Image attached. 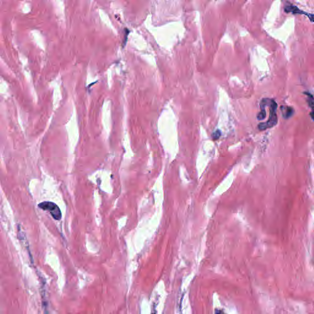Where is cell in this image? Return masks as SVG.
I'll return each instance as SVG.
<instances>
[{"label":"cell","instance_id":"6da1fadb","mask_svg":"<svg viewBox=\"0 0 314 314\" xmlns=\"http://www.w3.org/2000/svg\"><path fill=\"white\" fill-rule=\"evenodd\" d=\"M38 207L44 210H48L52 217L56 220H59L62 218V212L58 206L54 203L50 201H44L38 204Z\"/></svg>","mask_w":314,"mask_h":314},{"label":"cell","instance_id":"7a4b0ae2","mask_svg":"<svg viewBox=\"0 0 314 314\" xmlns=\"http://www.w3.org/2000/svg\"><path fill=\"white\" fill-rule=\"evenodd\" d=\"M284 11L287 13H292L293 14H302L306 16L310 20L313 22V14H309L306 12H304L301 9H299L297 6L293 5L292 4H287L284 7Z\"/></svg>","mask_w":314,"mask_h":314},{"label":"cell","instance_id":"3957f363","mask_svg":"<svg viewBox=\"0 0 314 314\" xmlns=\"http://www.w3.org/2000/svg\"><path fill=\"white\" fill-rule=\"evenodd\" d=\"M277 116L276 113L271 114L269 119L266 122L260 123L258 124V128L260 130H264L275 126L277 123Z\"/></svg>","mask_w":314,"mask_h":314},{"label":"cell","instance_id":"277c9868","mask_svg":"<svg viewBox=\"0 0 314 314\" xmlns=\"http://www.w3.org/2000/svg\"><path fill=\"white\" fill-rule=\"evenodd\" d=\"M281 109H282L283 117L286 119H289L294 114V110L291 107L282 106L281 107Z\"/></svg>","mask_w":314,"mask_h":314},{"label":"cell","instance_id":"5b68a950","mask_svg":"<svg viewBox=\"0 0 314 314\" xmlns=\"http://www.w3.org/2000/svg\"><path fill=\"white\" fill-rule=\"evenodd\" d=\"M265 110L266 109H261V111L260 112V113L258 114L257 119H258L259 120H264L265 119L266 115Z\"/></svg>","mask_w":314,"mask_h":314},{"label":"cell","instance_id":"8992f818","mask_svg":"<svg viewBox=\"0 0 314 314\" xmlns=\"http://www.w3.org/2000/svg\"><path fill=\"white\" fill-rule=\"evenodd\" d=\"M306 94L307 95V96H308V102H309V105L312 108H313V96L310 94V93H306Z\"/></svg>","mask_w":314,"mask_h":314},{"label":"cell","instance_id":"52a82bcc","mask_svg":"<svg viewBox=\"0 0 314 314\" xmlns=\"http://www.w3.org/2000/svg\"><path fill=\"white\" fill-rule=\"evenodd\" d=\"M220 136H221V132H220L219 130H217L212 134V137L214 140H217L220 137Z\"/></svg>","mask_w":314,"mask_h":314}]
</instances>
